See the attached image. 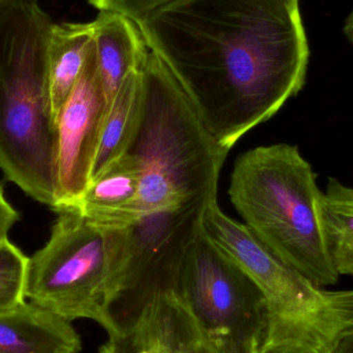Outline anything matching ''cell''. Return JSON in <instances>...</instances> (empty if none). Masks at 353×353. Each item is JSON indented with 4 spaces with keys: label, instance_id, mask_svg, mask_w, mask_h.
<instances>
[{
    "label": "cell",
    "instance_id": "1",
    "mask_svg": "<svg viewBox=\"0 0 353 353\" xmlns=\"http://www.w3.org/2000/svg\"><path fill=\"white\" fill-rule=\"evenodd\" d=\"M300 0H172L136 23L205 128L230 150L306 84Z\"/></svg>",
    "mask_w": 353,
    "mask_h": 353
},
{
    "label": "cell",
    "instance_id": "2",
    "mask_svg": "<svg viewBox=\"0 0 353 353\" xmlns=\"http://www.w3.org/2000/svg\"><path fill=\"white\" fill-rule=\"evenodd\" d=\"M53 24L37 0H0V169L55 211L57 124L48 64Z\"/></svg>",
    "mask_w": 353,
    "mask_h": 353
},
{
    "label": "cell",
    "instance_id": "3",
    "mask_svg": "<svg viewBox=\"0 0 353 353\" xmlns=\"http://www.w3.org/2000/svg\"><path fill=\"white\" fill-rule=\"evenodd\" d=\"M298 146L274 144L247 151L230 176V201L245 225L283 263L315 285L340 275L327 252L323 191Z\"/></svg>",
    "mask_w": 353,
    "mask_h": 353
},
{
    "label": "cell",
    "instance_id": "4",
    "mask_svg": "<svg viewBox=\"0 0 353 353\" xmlns=\"http://www.w3.org/2000/svg\"><path fill=\"white\" fill-rule=\"evenodd\" d=\"M143 83L142 116L128 150L142 169L141 216L217 201L220 172L230 150L205 128L154 52L145 62Z\"/></svg>",
    "mask_w": 353,
    "mask_h": 353
},
{
    "label": "cell",
    "instance_id": "5",
    "mask_svg": "<svg viewBox=\"0 0 353 353\" xmlns=\"http://www.w3.org/2000/svg\"><path fill=\"white\" fill-rule=\"evenodd\" d=\"M201 230L254 282L268 310L263 353H330L353 332V290L329 292L276 256L217 201L203 212Z\"/></svg>",
    "mask_w": 353,
    "mask_h": 353
},
{
    "label": "cell",
    "instance_id": "6",
    "mask_svg": "<svg viewBox=\"0 0 353 353\" xmlns=\"http://www.w3.org/2000/svg\"><path fill=\"white\" fill-rule=\"evenodd\" d=\"M57 213L49 241L29 257L26 301L70 323L90 319L111 335L107 300L128 259L130 226L103 225L72 209Z\"/></svg>",
    "mask_w": 353,
    "mask_h": 353
},
{
    "label": "cell",
    "instance_id": "7",
    "mask_svg": "<svg viewBox=\"0 0 353 353\" xmlns=\"http://www.w3.org/2000/svg\"><path fill=\"white\" fill-rule=\"evenodd\" d=\"M179 296L223 353H263L268 310L247 274L201 230L185 254Z\"/></svg>",
    "mask_w": 353,
    "mask_h": 353
},
{
    "label": "cell",
    "instance_id": "8",
    "mask_svg": "<svg viewBox=\"0 0 353 353\" xmlns=\"http://www.w3.org/2000/svg\"><path fill=\"white\" fill-rule=\"evenodd\" d=\"M209 203L154 212L130 226L128 259L107 300L115 333L132 325L159 294L178 292L185 254L201 232Z\"/></svg>",
    "mask_w": 353,
    "mask_h": 353
},
{
    "label": "cell",
    "instance_id": "9",
    "mask_svg": "<svg viewBox=\"0 0 353 353\" xmlns=\"http://www.w3.org/2000/svg\"><path fill=\"white\" fill-rule=\"evenodd\" d=\"M107 112L93 41L80 78L56 120V212L74 207L88 187Z\"/></svg>",
    "mask_w": 353,
    "mask_h": 353
},
{
    "label": "cell",
    "instance_id": "10",
    "mask_svg": "<svg viewBox=\"0 0 353 353\" xmlns=\"http://www.w3.org/2000/svg\"><path fill=\"white\" fill-rule=\"evenodd\" d=\"M142 169L126 152L93 178L76 205L81 215L113 228H128L142 219L139 212Z\"/></svg>",
    "mask_w": 353,
    "mask_h": 353
},
{
    "label": "cell",
    "instance_id": "11",
    "mask_svg": "<svg viewBox=\"0 0 353 353\" xmlns=\"http://www.w3.org/2000/svg\"><path fill=\"white\" fill-rule=\"evenodd\" d=\"M92 24L97 68L109 110L122 83L143 68L150 50L138 25L128 17L101 10Z\"/></svg>",
    "mask_w": 353,
    "mask_h": 353
},
{
    "label": "cell",
    "instance_id": "12",
    "mask_svg": "<svg viewBox=\"0 0 353 353\" xmlns=\"http://www.w3.org/2000/svg\"><path fill=\"white\" fill-rule=\"evenodd\" d=\"M81 348L70 321L28 301L0 311V353H79Z\"/></svg>",
    "mask_w": 353,
    "mask_h": 353
},
{
    "label": "cell",
    "instance_id": "13",
    "mask_svg": "<svg viewBox=\"0 0 353 353\" xmlns=\"http://www.w3.org/2000/svg\"><path fill=\"white\" fill-rule=\"evenodd\" d=\"M93 45V24L54 23L48 48L52 113L57 120L76 86Z\"/></svg>",
    "mask_w": 353,
    "mask_h": 353
},
{
    "label": "cell",
    "instance_id": "14",
    "mask_svg": "<svg viewBox=\"0 0 353 353\" xmlns=\"http://www.w3.org/2000/svg\"><path fill=\"white\" fill-rule=\"evenodd\" d=\"M143 99L144 83L141 68L124 80L110 105L101 128L91 180L128 152L140 124Z\"/></svg>",
    "mask_w": 353,
    "mask_h": 353
},
{
    "label": "cell",
    "instance_id": "15",
    "mask_svg": "<svg viewBox=\"0 0 353 353\" xmlns=\"http://www.w3.org/2000/svg\"><path fill=\"white\" fill-rule=\"evenodd\" d=\"M323 220L327 252L340 276H353V188L327 179L323 192Z\"/></svg>",
    "mask_w": 353,
    "mask_h": 353
},
{
    "label": "cell",
    "instance_id": "16",
    "mask_svg": "<svg viewBox=\"0 0 353 353\" xmlns=\"http://www.w3.org/2000/svg\"><path fill=\"white\" fill-rule=\"evenodd\" d=\"M29 257L8 238L0 242V311L26 302Z\"/></svg>",
    "mask_w": 353,
    "mask_h": 353
},
{
    "label": "cell",
    "instance_id": "17",
    "mask_svg": "<svg viewBox=\"0 0 353 353\" xmlns=\"http://www.w3.org/2000/svg\"><path fill=\"white\" fill-rule=\"evenodd\" d=\"M101 10L117 12L134 23L140 22L147 14L172 0H87Z\"/></svg>",
    "mask_w": 353,
    "mask_h": 353
},
{
    "label": "cell",
    "instance_id": "18",
    "mask_svg": "<svg viewBox=\"0 0 353 353\" xmlns=\"http://www.w3.org/2000/svg\"><path fill=\"white\" fill-rule=\"evenodd\" d=\"M173 353H223L218 350L201 332L196 321L193 319L176 342Z\"/></svg>",
    "mask_w": 353,
    "mask_h": 353
},
{
    "label": "cell",
    "instance_id": "19",
    "mask_svg": "<svg viewBox=\"0 0 353 353\" xmlns=\"http://www.w3.org/2000/svg\"><path fill=\"white\" fill-rule=\"evenodd\" d=\"M18 211L12 208V205L8 203V199L4 195L3 188L0 184V242L4 239L8 238V234L10 228L18 221Z\"/></svg>",
    "mask_w": 353,
    "mask_h": 353
},
{
    "label": "cell",
    "instance_id": "20",
    "mask_svg": "<svg viewBox=\"0 0 353 353\" xmlns=\"http://www.w3.org/2000/svg\"><path fill=\"white\" fill-rule=\"evenodd\" d=\"M330 353H353V332L339 340Z\"/></svg>",
    "mask_w": 353,
    "mask_h": 353
},
{
    "label": "cell",
    "instance_id": "21",
    "mask_svg": "<svg viewBox=\"0 0 353 353\" xmlns=\"http://www.w3.org/2000/svg\"><path fill=\"white\" fill-rule=\"evenodd\" d=\"M343 32L345 37H347L350 43L353 45V8L352 12L348 14L345 20V24L343 27Z\"/></svg>",
    "mask_w": 353,
    "mask_h": 353
}]
</instances>
